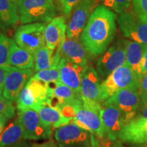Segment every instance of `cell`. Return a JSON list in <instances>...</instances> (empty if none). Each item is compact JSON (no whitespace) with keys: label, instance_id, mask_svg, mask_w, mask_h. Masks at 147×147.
I'll list each match as a JSON object with an SVG mask.
<instances>
[{"label":"cell","instance_id":"6da1fadb","mask_svg":"<svg viewBox=\"0 0 147 147\" xmlns=\"http://www.w3.org/2000/svg\"><path fill=\"white\" fill-rule=\"evenodd\" d=\"M117 16L113 11L98 5L80 37L88 54L93 57L104 54L117 33Z\"/></svg>","mask_w":147,"mask_h":147},{"label":"cell","instance_id":"7a4b0ae2","mask_svg":"<svg viewBox=\"0 0 147 147\" xmlns=\"http://www.w3.org/2000/svg\"><path fill=\"white\" fill-rule=\"evenodd\" d=\"M75 109L76 114L71 123L101 140L106 136L102 120V106L100 103L87 100L81 95L75 103Z\"/></svg>","mask_w":147,"mask_h":147},{"label":"cell","instance_id":"3957f363","mask_svg":"<svg viewBox=\"0 0 147 147\" xmlns=\"http://www.w3.org/2000/svg\"><path fill=\"white\" fill-rule=\"evenodd\" d=\"M18 8L22 24L47 23L57 14L53 0H19Z\"/></svg>","mask_w":147,"mask_h":147},{"label":"cell","instance_id":"277c9868","mask_svg":"<svg viewBox=\"0 0 147 147\" xmlns=\"http://www.w3.org/2000/svg\"><path fill=\"white\" fill-rule=\"evenodd\" d=\"M140 80L127 64L116 69L102 82V88L106 100L122 89L138 91Z\"/></svg>","mask_w":147,"mask_h":147},{"label":"cell","instance_id":"5b68a950","mask_svg":"<svg viewBox=\"0 0 147 147\" xmlns=\"http://www.w3.org/2000/svg\"><path fill=\"white\" fill-rule=\"evenodd\" d=\"M46 26L47 23H32L21 25L14 34V42L18 47L34 56L38 50L46 45Z\"/></svg>","mask_w":147,"mask_h":147},{"label":"cell","instance_id":"8992f818","mask_svg":"<svg viewBox=\"0 0 147 147\" xmlns=\"http://www.w3.org/2000/svg\"><path fill=\"white\" fill-rule=\"evenodd\" d=\"M119 29L124 38L142 45H147V18L127 10L117 18Z\"/></svg>","mask_w":147,"mask_h":147},{"label":"cell","instance_id":"52a82bcc","mask_svg":"<svg viewBox=\"0 0 147 147\" xmlns=\"http://www.w3.org/2000/svg\"><path fill=\"white\" fill-rule=\"evenodd\" d=\"M17 115L23 129L24 139L40 140L51 138L53 129L42 123L38 112L32 109L17 110Z\"/></svg>","mask_w":147,"mask_h":147},{"label":"cell","instance_id":"ba28073f","mask_svg":"<svg viewBox=\"0 0 147 147\" xmlns=\"http://www.w3.org/2000/svg\"><path fill=\"white\" fill-rule=\"evenodd\" d=\"M126 63L125 40L119 39L102 54L97 63V71L106 78L113 71Z\"/></svg>","mask_w":147,"mask_h":147},{"label":"cell","instance_id":"9c48e42d","mask_svg":"<svg viewBox=\"0 0 147 147\" xmlns=\"http://www.w3.org/2000/svg\"><path fill=\"white\" fill-rule=\"evenodd\" d=\"M141 101L138 91L122 89L107 99L105 103L113 104L120 110L124 125L135 118Z\"/></svg>","mask_w":147,"mask_h":147},{"label":"cell","instance_id":"30bf717a","mask_svg":"<svg viewBox=\"0 0 147 147\" xmlns=\"http://www.w3.org/2000/svg\"><path fill=\"white\" fill-rule=\"evenodd\" d=\"M99 2L100 0H82L75 7L67 26V37L80 40V35Z\"/></svg>","mask_w":147,"mask_h":147},{"label":"cell","instance_id":"8fae6325","mask_svg":"<svg viewBox=\"0 0 147 147\" xmlns=\"http://www.w3.org/2000/svg\"><path fill=\"white\" fill-rule=\"evenodd\" d=\"M34 75V69H23L10 66L6 70L3 96L12 102H16L22 90Z\"/></svg>","mask_w":147,"mask_h":147},{"label":"cell","instance_id":"7c38bea8","mask_svg":"<svg viewBox=\"0 0 147 147\" xmlns=\"http://www.w3.org/2000/svg\"><path fill=\"white\" fill-rule=\"evenodd\" d=\"M54 137L59 147H91V133L71 123L56 129Z\"/></svg>","mask_w":147,"mask_h":147},{"label":"cell","instance_id":"4fadbf2b","mask_svg":"<svg viewBox=\"0 0 147 147\" xmlns=\"http://www.w3.org/2000/svg\"><path fill=\"white\" fill-rule=\"evenodd\" d=\"M87 51L80 40L66 38L59 45L55 53L54 68H57L61 59L64 58L82 67H87Z\"/></svg>","mask_w":147,"mask_h":147},{"label":"cell","instance_id":"5bb4252c","mask_svg":"<svg viewBox=\"0 0 147 147\" xmlns=\"http://www.w3.org/2000/svg\"><path fill=\"white\" fill-rule=\"evenodd\" d=\"M59 81L71 88L77 94L81 95V80L87 67H82L64 58L58 65Z\"/></svg>","mask_w":147,"mask_h":147},{"label":"cell","instance_id":"9a60e30c","mask_svg":"<svg viewBox=\"0 0 147 147\" xmlns=\"http://www.w3.org/2000/svg\"><path fill=\"white\" fill-rule=\"evenodd\" d=\"M102 120L105 136L108 140L115 141L124 125L120 110L113 104L104 102L102 105Z\"/></svg>","mask_w":147,"mask_h":147},{"label":"cell","instance_id":"2e32d148","mask_svg":"<svg viewBox=\"0 0 147 147\" xmlns=\"http://www.w3.org/2000/svg\"><path fill=\"white\" fill-rule=\"evenodd\" d=\"M121 140L132 144L147 143V118L136 117L124 125L119 134Z\"/></svg>","mask_w":147,"mask_h":147},{"label":"cell","instance_id":"e0dca14e","mask_svg":"<svg viewBox=\"0 0 147 147\" xmlns=\"http://www.w3.org/2000/svg\"><path fill=\"white\" fill-rule=\"evenodd\" d=\"M81 95L87 100L99 103L106 100L98 73L91 66H88L82 77Z\"/></svg>","mask_w":147,"mask_h":147},{"label":"cell","instance_id":"ac0fdd59","mask_svg":"<svg viewBox=\"0 0 147 147\" xmlns=\"http://www.w3.org/2000/svg\"><path fill=\"white\" fill-rule=\"evenodd\" d=\"M67 26L63 16H57L47 24L45 28V43L49 49L55 51L66 38Z\"/></svg>","mask_w":147,"mask_h":147},{"label":"cell","instance_id":"d6986e66","mask_svg":"<svg viewBox=\"0 0 147 147\" xmlns=\"http://www.w3.org/2000/svg\"><path fill=\"white\" fill-rule=\"evenodd\" d=\"M49 87L50 95L47 103L56 109L62 104L71 102L81 95L77 94L71 88L59 81L49 84Z\"/></svg>","mask_w":147,"mask_h":147},{"label":"cell","instance_id":"ffe728a7","mask_svg":"<svg viewBox=\"0 0 147 147\" xmlns=\"http://www.w3.org/2000/svg\"><path fill=\"white\" fill-rule=\"evenodd\" d=\"M9 63L10 66H14L19 69H33L35 65L34 56L28 51L18 47L14 40L11 39Z\"/></svg>","mask_w":147,"mask_h":147},{"label":"cell","instance_id":"44dd1931","mask_svg":"<svg viewBox=\"0 0 147 147\" xmlns=\"http://www.w3.org/2000/svg\"><path fill=\"white\" fill-rule=\"evenodd\" d=\"M38 113L42 123L53 130L71 123V120L64 117L57 109L49 105L47 102L39 108Z\"/></svg>","mask_w":147,"mask_h":147},{"label":"cell","instance_id":"7402d4cb","mask_svg":"<svg viewBox=\"0 0 147 147\" xmlns=\"http://www.w3.org/2000/svg\"><path fill=\"white\" fill-rule=\"evenodd\" d=\"M126 42V64L136 73L140 80L142 76V61L143 56V46L138 42L125 40Z\"/></svg>","mask_w":147,"mask_h":147},{"label":"cell","instance_id":"603a6c76","mask_svg":"<svg viewBox=\"0 0 147 147\" xmlns=\"http://www.w3.org/2000/svg\"><path fill=\"white\" fill-rule=\"evenodd\" d=\"M19 20L18 5L11 0H0V29L3 31L14 27Z\"/></svg>","mask_w":147,"mask_h":147},{"label":"cell","instance_id":"cb8c5ba5","mask_svg":"<svg viewBox=\"0 0 147 147\" xmlns=\"http://www.w3.org/2000/svg\"><path fill=\"white\" fill-rule=\"evenodd\" d=\"M23 138V129L18 119L11 122L0 134V147H11Z\"/></svg>","mask_w":147,"mask_h":147},{"label":"cell","instance_id":"d4e9b609","mask_svg":"<svg viewBox=\"0 0 147 147\" xmlns=\"http://www.w3.org/2000/svg\"><path fill=\"white\" fill-rule=\"evenodd\" d=\"M26 87L40 107L47 102L50 95L49 84L32 77L27 82Z\"/></svg>","mask_w":147,"mask_h":147},{"label":"cell","instance_id":"484cf974","mask_svg":"<svg viewBox=\"0 0 147 147\" xmlns=\"http://www.w3.org/2000/svg\"><path fill=\"white\" fill-rule=\"evenodd\" d=\"M54 58V51L49 49L47 45L43 46L34 55V71L53 68Z\"/></svg>","mask_w":147,"mask_h":147},{"label":"cell","instance_id":"4316f807","mask_svg":"<svg viewBox=\"0 0 147 147\" xmlns=\"http://www.w3.org/2000/svg\"><path fill=\"white\" fill-rule=\"evenodd\" d=\"M0 29V67L7 70L10 67L9 63L10 38Z\"/></svg>","mask_w":147,"mask_h":147},{"label":"cell","instance_id":"83f0119b","mask_svg":"<svg viewBox=\"0 0 147 147\" xmlns=\"http://www.w3.org/2000/svg\"><path fill=\"white\" fill-rule=\"evenodd\" d=\"M132 0H100L102 5L119 14L129 10Z\"/></svg>","mask_w":147,"mask_h":147},{"label":"cell","instance_id":"f1b7e54d","mask_svg":"<svg viewBox=\"0 0 147 147\" xmlns=\"http://www.w3.org/2000/svg\"><path fill=\"white\" fill-rule=\"evenodd\" d=\"M33 77L45 83H53L59 81V68L42 69L34 74Z\"/></svg>","mask_w":147,"mask_h":147},{"label":"cell","instance_id":"f546056e","mask_svg":"<svg viewBox=\"0 0 147 147\" xmlns=\"http://www.w3.org/2000/svg\"><path fill=\"white\" fill-rule=\"evenodd\" d=\"M15 110L13 102L5 98L2 94H0V114L10 119L15 116Z\"/></svg>","mask_w":147,"mask_h":147},{"label":"cell","instance_id":"4dcf8cb0","mask_svg":"<svg viewBox=\"0 0 147 147\" xmlns=\"http://www.w3.org/2000/svg\"><path fill=\"white\" fill-rule=\"evenodd\" d=\"M132 10L138 15L147 18V0H132Z\"/></svg>","mask_w":147,"mask_h":147},{"label":"cell","instance_id":"1f68e13d","mask_svg":"<svg viewBox=\"0 0 147 147\" xmlns=\"http://www.w3.org/2000/svg\"><path fill=\"white\" fill-rule=\"evenodd\" d=\"M139 95L143 104H147V74L142 76L139 88Z\"/></svg>","mask_w":147,"mask_h":147},{"label":"cell","instance_id":"d6a6232c","mask_svg":"<svg viewBox=\"0 0 147 147\" xmlns=\"http://www.w3.org/2000/svg\"><path fill=\"white\" fill-rule=\"evenodd\" d=\"M82 0H62L61 3L62 7V11L65 14H69L75 7Z\"/></svg>","mask_w":147,"mask_h":147},{"label":"cell","instance_id":"836d02e7","mask_svg":"<svg viewBox=\"0 0 147 147\" xmlns=\"http://www.w3.org/2000/svg\"><path fill=\"white\" fill-rule=\"evenodd\" d=\"M91 147H110L109 145L104 142H102L101 139L91 134Z\"/></svg>","mask_w":147,"mask_h":147},{"label":"cell","instance_id":"e575fe53","mask_svg":"<svg viewBox=\"0 0 147 147\" xmlns=\"http://www.w3.org/2000/svg\"><path fill=\"white\" fill-rule=\"evenodd\" d=\"M29 147H59L57 142H55L53 140H49L47 142L42 143H34L31 144Z\"/></svg>","mask_w":147,"mask_h":147},{"label":"cell","instance_id":"d590c367","mask_svg":"<svg viewBox=\"0 0 147 147\" xmlns=\"http://www.w3.org/2000/svg\"><path fill=\"white\" fill-rule=\"evenodd\" d=\"M142 68L143 76L147 74V45L143 46V56L142 61Z\"/></svg>","mask_w":147,"mask_h":147},{"label":"cell","instance_id":"8d00e7d4","mask_svg":"<svg viewBox=\"0 0 147 147\" xmlns=\"http://www.w3.org/2000/svg\"><path fill=\"white\" fill-rule=\"evenodd\" d=\"M5 76H6V70L0 67V94H2Z\"/></svg>","mask_w":147,"mask_h":147},{"label":"cell","instance_id":"74e56055","mask_svg":"<svg viewBox=\"0 0 147 147\" xmlns=\"http://www.w3.org/2000/svg\"><path fill=\"white\" fill-rule=\"evenodd\" d=\"M8 118L3 115L0 114V134H1L5 129V125L8 122Z\"/></svg>","mask_w":147,"mask_h":147},{"label":"cell","instance_id":"f35d334b","mask_svg":"<svg viewBox=\"0 0 147 147\" xmlns=\"http://www.w3.org/2000/svg\"><path fill=\"white\" fill-rule=\"evenodd\" d=\"M29 146L27 144L26 142H21V141L20 142H18V143H17V144L13 145V146H11V147H29Z\"/></svg>","mask_w":147,"mask_h":147},{"label":"cell","instance_id":"ab89813d","mask_svg":"<svg viewBox=\"0 0 147 147\" xmlns=\"http://www.w3.org/2000/svg\"><path fill=\"white\" fill-rule=\"evenodd\" d=\"M139 116L145 117V118H147V104H146V106H145V108H144V110H143L142 114Z\"/></svg>","mask_w":147,"mask_h":147},{"label":"cell","instance_id":"60d3db41","mask_svg":"<svg viewBox=\"0 0 147 147\" xmlns=\"http://www.w3.org/2000/svg\"><path fill=\"white\" fill-rule=\"evenodd\" d=\"M110 147H124L121 142H116Z\"/></svg>","mask_w":147,"mask_h":147},{"label":"cell","instance_id":"b9f144b4","mask_svg":"<svg viewBox=\"0 0 147 147\" xmlns=\"http://www.w3.org/2000/svg\"><path fill=\"white\" fill-rule=\"evenodd\" d=\"M11 1H12V2L14 3H15V4H16V5H18V1H19V0H11Z\"/></svg>","mask_w":147,"mask_h":147},{"label":"cell","instance_id":"7bdbcfd3","mask_svg":"<svg viewBox=\"0 0 147 147\" xmlns=\"http://www.w3.org/2000/svg\"><path fill=\"white\" fill-rule=\"evenodd\" d=\"M59 1L60 3H61V2H62V0H59Z\"/></svg>","mask_w":147,"mask_h":147},{"label":"cell","instance_id":"ee69618b","mask_svg":"<svg viewBox=\"0 0 147 147\" xmlns=\"http://www.w3.org/2000/svg\"><path fill=\"white\" fill-rule=\"evenodd\" d=\"M142 147H147V144H145V145H144V146H143Z\"/></svg>","mask_w":147,"mask_h":147}]
</instances>
